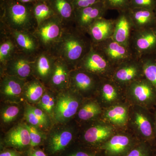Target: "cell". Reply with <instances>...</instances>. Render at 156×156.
<instances>
[{
	"label": "cell",
	"instance_id": "cell-8",
	"mask_svg": "<svg viewBox=\"0 0 156 156\" xmlns=\"http://www.w3.org/2000/svg\"><path fill=\"white\" fill-rule=\"evenodd\" d=\"M101 79L86 71L74 69L70 73L69 88L83 98L94 97Z\"/></svg>",
	"mask_w": 156,
	"mask_h": 156
},
{
	"label": "cell",
	"instance_id": "cell-27",
	"mask_svg": "<svg viewBox=\"0 0 156 156\" xmlns=\"http://www.w3.org/2000/svg\"><path fill=\"white\" fill-rule=\"evenodd\" d=\"M128 14L133 30H139L156 26L155 11L144 9H129Z\"/></svg>",
	"mask_w": 156,
	"mask_h": 156
},
{
	"label": "cell",
	"instance_id": "cell-44",
	"mask_svg": "<svg viewBox=\"0 0 156 156\" xmlns=\"http://www.w3.org/2000/svg\"><path fill=\"white\" fill-rule=\"evenodd\" d=\"M153 113L154 120V131L155 136L156 138V106L154 109Z\"/></svg>",
	"mask_w": 156,
	"mask_h": 156
},
{
	"label": "cell",
	"instance_id": "cell-32",
	"mask_svg": "<svg viewBox=\"0 0 156 156\" xmlns=\"http://www.w3.org/2000/svg\"><path fill=\"white\" fill-rule=\"evenodd\" d=\"M57 93L47 88L40 101L37 104V107L45 112L54 122V110L56 105Z\"/></svg>",
	"mask_w": 156,
	"mask_h": 156
},
{
	"label": "cell",
	"instance_id": "cell-36",
	"mask_svg": "<svg viewBox=\"0 0 156 156\" xmlns=\"http://www.w3.org/2000/svg\"><path fill=\"white\" fill-rule=\"evenodd\" d=\"M153 153L152 146L140 140L124 156H152Z\"/></svg>",
	"mask_w": 156,
	"mask_h": 156
},
{
	"label": "cell",
	"instance_id": "cell-25",
	"mask_svg": "<svg viewBox=\"0 0 156 156\" xmlns=\"http://www.w3.org/2000/svg\"><path fill=\"white\" fill-rule=\"evenodd\" d=\"M115 20L114 30L112 38L126 46H129V41L133 31V27L128 10L119 12Z\"/></svg>",
	"mask_w": 156,
	"mask_h": 156
},
{
	"label": "cell",
	"instance_id": "cell-3",
	"mask_svg": "<svg viewBox=\"0 0 156 156\" xmlns=\"http://www.w3.org/2000/svg\"><path fill=\"white\" fill-rule=\"evenodd\" d=\"M127 130L138 140L148 143L152 146L155 144L153 113L150 110L130 105Z\"/></svg>",
	"mask_w": 156,
	"mask_h": 156
},
{
	"label": "cell",
	"instance_id": "cell-14",
	"mask_svg": "<svg viewBox=\"0 0 156 156\" xmlns=\"http://www.w3.org/2000/svg\"><path fill=\"white\" fill-rule=\"evenodd\" d=\"M93 45L103 53L115 67L123 62L137 58L130 46L120 44L112 38Z\"/></svg>",
	"mask_w": 156,
	"mask_h": 156
},
{
	"label": "cell",
	"instance_id": "cell-29",
	"mask_svg": "<svg viewBox=\"0 0 156 156\" xmlns=\"http://www.w3.org/2000/svg\"><path fill=\"white\" fill-rule=\"evenodd\" d=\"M46 89L47 87L44 84L36 78L33 77L26 83L23 90V99L30 104H37L44 95Z\"/></svg>",
	"mask_w": 156,
	"mask_h": 156
},
{
	"label": "cell",
	"instance_id": "cell-11",
	"mask_svg": "<svg viewBox=\"0 0 156 156\" xmlns=\"http://www.w3.org/2000/svg\"><path fill=\"white\" fill-rule=\"evenodd\" d=\"M139 141L128 130H119L99 148L106 156H124Z\"/></svg>",
	"mask_w": 156,
	"mask_h": 156
},
{
	"label": "cell",
	"instance_id": "cell-21",
	"mask_svg": "<svg viewBox=\"0 0 156 156\" xmlns=\"http://www.w3.org/2000/svg\"><path fill=\"white\" fill-rule=\"evenodd\" d=\"M58 58L51 50H41L37 56L34 63L33 77L44 84L48 81Z\"/></svg>",
	"mask_w": 156,
	"mask_h": 156
},
{
	"label": "cell",
	"instance_id": "cell-45",
	"mask_svg": "<svg viewBox=\"0 0 156 156\" xmlns=\"http://www.w3.org/2000/svg\"><path fill=\"white\" fill-rule=\"evenodd\" d=\"M18 2H20L24 4H30V3H34L37 2L38 0H16Z\"/></svg>",
	"mask_w": 156,
	"mask_h": 156
},
{
	"label": "cell",
	"instance_id": "cell-42",
	"mask_svg": "<svg viewBox=\"0 0 156 156\" xmlns=\"http://www.w3.org/2000/svg\"><path fill=\"white\" fill-rule=\"evenodd\" d=\"M0 156H22L19 151L15 150L5 149L1 152Z\"/></svg>",
	"mask_w": 156,
	"mask_h": 156
},
{
	"label": "cell",
	"instance_id": "cell-40",
	"mask_svg": "<svg viewBox=\"0 0 156 156\" xmlns=\"http://www.w3.org/2000/svg\"><path fill=\"white\" fill-rule=\"evenodd\" d=\"M75 9L86 8L102 2V0H72Z\"/></svg>",
	"mask_w": 156,
	"mask_h": 156
},
{
	"label": "cell",
	"instance_id": "cell-30",
	"mask_svg": "<svg viewBox=\"0 0 156 156\" xmlns=\"http://www.w3.org/2000/svg\"><path fill=\"white\" fill-rule=\"evenodd\" d=\"M0 67L2 69L9 60L17 51V46L14 40L5 31L0 29Z\"/></svg>",
	"mask_w": 156,
	"mask_h": 156
},
{
	"label": "cell",
	"instance_id": "cell-2",
	"mask_svg": "<svg viewBox=\"0 0 156 156\" xmlns=\"http://www.w3.org/2000/svg\"><path fill=\"white\" fill-rule=\"evenodd\" d=\"M33 5L5 0L2 4L0 25L10 29L33 33L37 27L33 11Z\"/></svg>",
	"mask_w": 156,
	"mask_h": 156
},
{
	"label": "cell",
	"instance_id": "cell-43",
	"mask_svg": "<svg viewBox=\"0 0 156 156\" xmlns=\"http://www.w3.org/2000/svg\"><path fill=\"white\" fill-rule=\"evenodd\" d=\"M66 156H97L92 153L84 151H77L70 154Z\"/></svg>",
	"mask_w": 156,
	"mask_h": 156
},
{
	"label": "cell",
	"instance_id": "cell-4",
	"mask_svg": "<svg viewBox=\"0 0 156 156\" xmlns=\"http://www.w3.org/2000/svg\"><path fill=\"white\" fill-rule=\"evenodd\" d=\"M126 101L153 111L156 106V90L153 86L144 77L132 82L124 89Z\"/></svg>",
	"mask_w": 156,
	"mask_h": 156
},
{
	"label": "cell",
	"instance_id": "cell-15",
	"mask_svg": "<svg viewBox=\"0 0 156 156\" xmlns=\"http://www.w3.org/2000/svg\"><path fill=\"white\" fill-rule=\"evenodd\" d=\"M144 77L142 63L136 58L115 67L111 79L124 89L132 82Z\"/></svg>",
	"mask_w": 156,
	"mask_h": 156
},
{
	"label": "cell",
	"instance_id": "cell-31",
	"mask_svg": "<svg viewBox=\"0 0 156 156\" xmlns=\"http://www.w3.org/2000/svg\"><path fill=\"white\" fill-rule=\"evenodd\" d=\"M142 63L144 75L156 90V54L144 55L139 58Z\"/></svg>",
	"mask_w": 156,
	"mask_h": 156
},
{
	"label": "cell",
	"instance_id": "cell-16",
	"mask_svg": "<svg viewBox=\"0 0 156 156\" xmlns=\"http://www.w3.org/2000/svg\"><path fill=\"white\" fill-rule=\"evenodd\" d=\"M94 98L103 109L126 100L124 89L111 78H101Z\"/></svg>",
	"mask_w": 156,
	"mask_h": 156
},
{
	"label": "cell",
	"instance_id": "cell-35",
	"mask_svg": "<svg viewBox=\"0 0 156 156\" xmlns=\"http://www.w3.org/2000/svg\"><path fill=\"white\" fill-rule=\"evenodd\" d=\"M28 129L30 137V148L36 147L44 142L47 137L44 131L31 125L24 122Z\"/></svg>",
	"mask_w": 156,
	"mask_h": 156
},
{
	"label": "cell",
	"instance_id": "cell-47",
	"mask_svg": "<svg viewBox=\"0 0 156 156\" xmlns=\"http://www.w3.org/2000/svg\"><path fill=\"white\" fill-rule=\"evenodd\" d=\"M155 53H156V52Z\"/></svg>",
	"mask_w": 156,
	"mask_h": 156
},
{
	"label": "cell",
	"instance_id": "cell-46",
	"mask_svg": "<svg viewBox=\"0 0 156 156\" xmlns=\"http://www.w3.org/2000/svg\"><path fill=\"white\" fill-rule=\"evenodd\" d=\"M38 1H49V0H38Z\"/></svg>",
	"mask_w": 156,
	"mask_h": 156
},
{
	"label": "cell",
	"instance_id": "cell-26",
	"mask_svg": "<svg viewBox=\"0 0 156 156\" xmlns=\"http://www.w3.org/2000/svg\"><path fill=\"white\" fill-rule=\"evenodd\" d=\"M103 111L95 98H84L76 116L78 122L84 124L100 119Z\"/></svg>",
	"mask_w": 156,
	"mask_h": 156
},
{
	"label": "cell",
	"instance_id": "cell-19",
	"mask_svg": "<svg viewBox=\"0 0 156 156\" xmlns=\"http://www.w3.org/2000/svg\"><path fill=\"white\" fill-rule=\"evenodd\" d=\"M0 25V29L5 31L14 40L18 51L31 56H36L41 50L37 39L33 33L10 29Z\"/></svg>",
	"mask_w": 156,
	"mask_h": 156
},
{
	"label": "cell",
	"instance_id": "cell-39",
	"mask_svg": "<svg viewBox=\"0 0 156 156\" xmlns=\"http://www.w3.org/2000/svg\"><path fill=\"white\" fill-rule=\"evenodd\" d=\"M149 9L156 12V0H130L129 9Z\"/></svg>",
	"mask_w": 156,
	"mask_h": 156
},
{
	"label": "cell",
	"instance_id": "cell-20",
	"mask_svg": "<svg viewBox=\"0 0 156 156\" xmlns=\"http://www.w3.org/2000/svg\"><path fill=\"white\" fill-rule=\"evenodd\" d=\"M130 104L126 100L103 109L101 119L119 130H127Z\"/></svg>",
	"mask_w": 156,
	"mask_h": 156
},
{
	"label": "cell",
	"instance_id": "cell-24",
	"mask_svg": "<svg viewBox=\"0 0 156 156\" xmlns=\"http://www.w3.org/2000/svg\"><path fill=\"white\" fill-rule=\"evenodd\" d=\"M115 24V19H108L102 17L95 20L87 31L92 44H97L112 38Z\"/></svg>",
	"mask_w": 156,
	"mask_h": 156
},
{
	"label": "cell",
	"instance_id": "cell-37",
	"mask_svg": "<svg viewBox=\"0 0 156 156\" xmlns=\"http://www.w3.org/2000/svg\"><path fill=\"white\" fill-rule=\"evenodd\" d=\"M108 10L127 11L130 8V0H102Z\"/></svg>",
	"mask_w": 156,
	"mask_h": 156
},
{
	"label": "cell",
	"instance_id": "cell-5",
	"mask_svg": "<svg viewBox=\"0 0 156 156\" xmlns=\"http://www.w3.org/2000/svg\"><path fill=\"white\" fill-rule=\"evenodd\" d=\"M83 99L69 88L57 93L54 122L58 124L67 123L76 115Z\"/></svg>",
	"mask_w": 156,
	"mask_h": 156
},
{
	"label": "cell",
	"instance_id": "cell-1",
	"mask_svg": "<svg viewBox=\"0 0 156 156\" xmlns=\"http://www.w3.org/2000/svg\"><path fill=\"white\" fill-rule=\"evenodd\" d=\"M92 47V41L88 34L73 24L64 26L61 38L51 51L57 57L64 60L73 69Z\"/></svg>",
	"mask_w": 156,
	"mask_h": 156
},
{
	"label": "cell",
	"instance_id": "cell-23",
	"mask_svg": "<svg viewBox=\"0 0 156 156\" xmlns=\"http://www.w3.org/2000/svg\"><path fill=\"white\" fill-rule=\"evenodd\" d=\"M3 143L7 147L18 150L30 147V135L25 123H20L11 128L5 135Z\"/></svg>",
	"mask_w": 156,
	"mask_h": 156
},
{
	"label": "cell",
	"instance_id": "cell-6",
	"mask_svg": "<svg viewBox=\"0 0 156 156\" xmlns=\"http://www.w3.org/2000/svg\"><path fill=\"white\" fill-rule=\"evenodd\" d=\"M115 68L103 53L92 45L91 50L75 69L86 71L101 78H111Z\"/></svg>",
	"mask_w": 156,
	"mask_h": 156
},
{
	"label": "cell",
	"instance_id": "cell-17",
	"mask_svg": "<svg viewBox=\"0 0 156 156\" xmlns=\"http://www.w3.org/2000/svg\"><path fill=\"white\" fill-rule=\"evenodd\" d=\"M27 81L14 76L1 75L0 92L2 100L5 102L20 103L23 99Z\"/></svg>",
	"mask_w": 156,
	"mask_h": 156
},
{
	"label": "cell",
	"instance_id": "cell-34",
	"mask_svg": "<svg viewBox=\"0 0 156 156\" xmlns=\"http://www.w3.org/2000/svg\"><path fill=\"white\" fill-rule=\"evenodd\" d=\"M7 104L1 111V122L4 125H9L18 118L21 112L20 103L6 102Z\"/></svg>",
	"mask_w": 156,
	"mask_h": 156
},
{
	"label": "cell",
	"instance_id": "cell-7",
	"mask_svg": "<svg viewBox=\"0 0 156 156\" xmlns=\"http://www.w3.org/2000/svg\"><path fill=\"white\" fill-rule=\"evenodd\" d=\"M64 28L61 20L55 15L38 26L33 33L41 50H51L61 38Z\"/></svg>",
	"mask_w": 156,
	"mask_h": 156
},
{
	"label": "cell",
	"instance_id": "cell-18",
	"mask_svg": "<svg viewBox=\"0 0 156 156\" xmlns=\"http://www.w3.org/2000/svg\"><path fill=\"white\" fill-rule=\"evenodd\" d=\"M108 10L103 2L86 8L75 9L74 25L87 33L90 26L97 19L104 17Z\"/></svg>",
	"mask_w": 156,
	"mask_h": 156
},
{
	"label": "cell",
	"instance_id": "cell-12",
	"mask_svg": "<svg viewBox=\"0 0 156 156\" xmlns=\"http://www.w3.org/2000/svg\"><path fill=\"white\" fill-rule=\"evenodd\" d=\"M35 57L18 51L1 70V75L14 76L28 80L34 77Z\"/></svg>",
	"mask_w": 156,
	"mask_h": 156
},
{
	"label": "cell",
	"instance_id": "cell-22",
	"mask_svg": "<svg viewBox=\"0 0 156 156\" xmlns=\"http://www.w3.org/2000/svg\"><path fill=\"white\" fill-rule=\"evenodd\" d=\"M71 70L64 60L58 57L46 87L56 93L68 89Z\"/></svg>",
	"mask_w": 156,
	"mask_h": 156
},
{
	"label": "cell",
	"instance_id": "cell-48",
	"mask_svg": "<svg viewBox=\"0 0 156 156\" xmlns=\"http://www.w3.org/2000/svg\"></svg>",
	"mask_w": 156,
	"mask_h": 156
},
{
	"label": "cell",
	"instance_id": "cell-13",
	"mask_svg": "<svg viewBox=\"0 0 156 156\" xmlns=\"http://www.w3.org/2000/svg\"><path fill=\"white\" fill-rule=\"evenodd\" d=\"M129 46L138 58L144 55L155 53L156 26L133 30L129 41Z\"/></svg>",
	"mask_w": 156,
	"mask_h": 156
},
{
	"label": "cell",
	"instance_id": "cell-10",
	"mask_svg": "<svg viewBox=\"0 0 156 156\" xmlns=\"http://www.w3.org/2000/svg\"><path fill=\"white\" fill-rule=\"evenodd\" d=\"M51 128L45 142L48 153L52 155L63 151L73 141L76 131L74 128L66 124Z\"/></svg>",
	"mask_w": 156,
	"mask_h": 156
},
{
	"label": "cell",
	"instance_id": "cell-38",
	"mask_svg": "<svg viewBox=\"0 0 156 156\" xmlns=\"http://www.w3.org/2000/svg\"><path fill=\"white\" fill-rule=\"evenodd\" d=\"M23 115H24V118H25L26 121V123L27 124L35 126L43 131H45L42 123L37 118L33 112L32 111L29 105V104L27 102L26 103L25 107H24Z\"/></svg>",
	"mask_w": 156,
	"mask_h": 156
},
{
	"label": "cell",
	"instance_id": "cell-33",
	"mask_svg": "<svg viewBox=\"0 0 156 156\" xmlns=\"http://www.w3.org/2000/svg\"><path fill=\"white\" fill-rule=\"evenodd\" d=\"M33 11L37 26L46 20L56 15L49 1H38L34 3Z\"/></svg>",
	"mask_w": 156,
	"mask_h": 156
},
{
	"label": "cell",
	"instance_id": "cell-41",
	"mask_svg": "<svg viewBox=\"0 0 156 156\" xmlns=\"http://www.w3.org/2000/svg\"><path fill=\"white\" fill-rule=\"evenodd\" d=\"M27 156H48L44 151L38 148H30L27 151Z\"/></svg>",
	"mask_w": 156,
	"mask_h": 156
},
{
	"label": "cell",
	"instance_id": "cell-9",
	"mask_svg": "<svg viewBox=\"0 0 156 156\" xmlns=\"http://www.w3.org/2000/svg\"><path fill=\"white\" fill-rule=\"evenodd\" d=\"M82 137L89 145L100 147L119 130L109 123L100 119L84 124Z\"/></svg>",
	"mask_w": 156,
	"mask_h": 156
},
{
	"label": "cell",
	"instance_id": "cell-28",
	"mask_svg": "<svg viewBox=\"0 0 156 156\" xmlns=\"http://www.w3.org/2000/svg\"><path fill=\"white\" fill-rule=\"evenodd\" d=\"M49 2L64 26L74 24L75 8L72 0H49Z\"/></svg>",
	"mask_w": 156,
	"mask_h": 156
}]
</instances>
